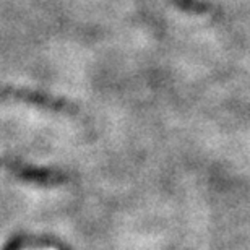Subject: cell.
Wrapping results in <instances>:
<instances>
[{"label": "cell", "instance_id": "6da1fadb", "mask_svg": "<svg viewBox=\"0 0 250 250\" xmlns=\"http://www.w3.org/2000/svg\"><path fill=\"white\" fill-rule=\"evenodd\" d=\"M3 98H12L17 101L31 104V106L46 109L51 112H77V106L75 103L68 101V99L54 96V94H47L44 91H38V89L31 88H12L5 86L3 88Z\"/></svg>", "mask_w": 250, "mask_h": 250}, {"label": "cell", "instance_id": "7a4b0ae2", "mask_svg": "<svg viewBox=\"0 0 250 250\" xmlns=\"http://www.w3.org/2000/svg\"><path fill=\"white\" fill-rule=\"evenodd\" d=\"M5 167L13 174L20 181H24L28 184H34L39 187H59L67 184V176L57 169L51 167H39L33 164H24L20 161H8L5 159Z\"/></svg>", "mask_w": 250, "mask_h": 250}, {"label": "cell", "instance_id": "3957f363", "mask_svg": "<svg viewBox=\"0 0 250 250\" xmlns=\"http://www.w3.org/2000/svg\"><path fill=\"white\" fill-rule=\"evenodd\" d=\"M169 3L190 15H208L213 10V5L207 0H169Z\"/></svg>", "mask_w": 250, "mask_h": 250}]
</instances>
